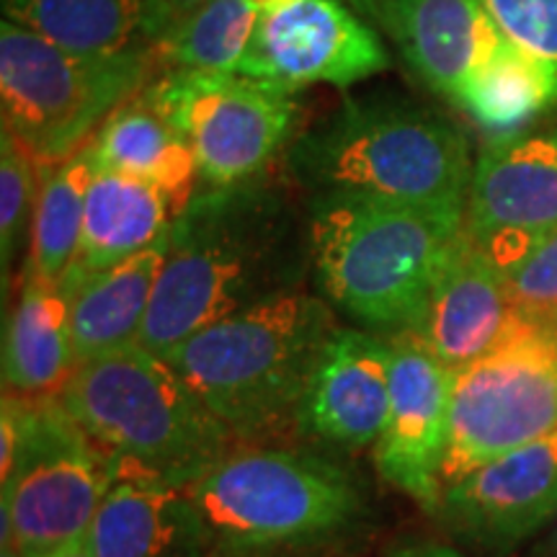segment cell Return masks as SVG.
<instances>
[{"instance_id": "cell-1", "label": "cell", "mask_w": 557, "mask_h": 557, "mask_svg": "<svg viewBox=\"0 0 557 557\" xmlns=\"http://www.w3.org/2000/svg\"><path fill=\"white\" fill-rule=\"evenodd\" d=\"M299 248L282 194L259 181L205 189L173 218L137 346L165 357L194 333L297 287Z\"/></svg>"}, {"instance_id": "cell-2", "label": "cell", "mask_w": 557, "mask_h": 557, "mask_svg": "<svg viewBox=\"0 0 557 557\" xmlns=\"http://www.w3.org/2000/svg\"><path fill=\"white\" fill-rule=\"evenodd\" d=\"M465 235L462 209L315 194L308 253L323 295L372 329L406 331Z\"/></svg>"}, {"instance_id": "cell-3", "label": "cell", "mask_w": 557, "mask_h": 557, "mask_svg": "<svg viewBox=\"0 0 557 557\" xmlns=\"http://www.w3.org/2000/svg\"><path fill=\"white\" fill-rule=\"evenodd\" d=\"M323 299L292 287L207 325L165 354L233 438L295 426L318 354L336 333Z\"/></svg>"}, {"instance_id": "cell-4", "label": "cell", "mask_w": 557, "mask_h": 557, "mask_svg": "<svg viewBox=\"0 0 557 557\" xmlns=\"http://www.w3.org/2000/svg\"><path fill=\"white\" fill-rule=\"evenodd\" d=\"M58 400L122 472L191 487L233 434L163 357L129 346L75 367Z\"/></svg>"}, {"instance_id": "cell-5", "label": "cell", "mask_w": 557, "mask_h": 557, "mask_svg": "<svg viewBox=\"0 0 557 557\" xmlns=\"http://www.w3.org/2000/svg\"><path fill=\"white\" fill-rule=\"evenodd\" d=\"M295 176L318 194H361L416 207L468 209L470 145L455 124L410 103H348L295 145Z\"/></svg>"}, {"instance_id": "cell-6", "label": "cell", "mask_w": 557, "mask_h": 557, "mask_svg": "<svg viewBox=\"0 0 557 557\" xmlns=\"http://www.w3.org/2000/svg\"><path fill=\"white\" fill-rule=\"evenodd\" d=\"M189 496L214 557L341 537L367 517L361 480L336 459L305 449H230Z\"/></svg>"}, {"instance_id": "cell-7", "label": "cell", "mask_w": 557, "mask_h": 557, "mask_svg": "<svg viewBox=\"0 0 557 557\" xmlns=\"http://www.w3.org/2000/svg\"><path fill=\"white\" fill-rule=\"evenodd\" d=\"M158 65L152 50L78 54L13 21H0V111L45 169L96 137L116 109L135 99Z\"/></svg>"}, {"instance_id": "cell-8", "label": "cell", "mask_w": 557, "mask_h": 557, "mask_svg": "<svg viewBox=\"0 0 557 557\" xmlns=\"http://www.w3.org/2000/svg\"><path fill=\"white\" fill-rule=\"evenodd\" d=\"M18 398V455L11 478L0 483V508L11 513L13 547L26 557H41L86 537L122 475V462L73 421L58 395Z\"/></svg>"}, {"instance_id": "cell-9", "label": "cell", "mask_w": 557, "mask_h": 557, "mask_svg": "<svg viewBox=\"0 0 557 557\" xmlns=\"http://www.w3.org/2000/svg\"><path fill=\"white\" fill-rule=\"evenodd\" d=\"M557 429V323L527 318L517 333L457 369L442 483Z\"/></svg>"}, {"instance_id": "cell-10", "label": "cell", "mask_w": 557, "mask_h": 557, "mask_svg": "<svg viewBox=\"0 0 557 557\" xmlns=\"http://www.w3.org/2000/svg\"><path fill=\"white\" fill-rule=\"evenodd\" d=\"M139 99L184 135L199 181L212 189L253 181L292 135L295 94L214 70H169Z\"/></svg>"}, {"instance_id": "cell-11", "label": "cell", "mask_w": 557, "mask_h": 557, "mask_svg": "<svg viewBox=\"0 0 557 557\" xmlns=\"http://www.w3.org/2000/svg\"><path fill=\"white\" fill-rule=\"evenodd\" d=\"M387 65L377 29L344 0H287L261 13L238 73L297 94L354 86Z\"/></svg>"}, {"instance_id": "cell-12", "label": "cell", "mask_w": 557, "mask_h": 557, "mask_svg": "<svg viewBox=\"0 0 557 557\" xmlns=\"http://www.w3.org/2000/svg\"><path fill=\"white\" fill-rule=\"evenodd\" d=\"M389 413L374 444V465L382 480L436 513L444 493L455 369L408 329L389 336Z\"/></svg>"}, {"instance_id": "cell-13", "label": "cell", "mask_w": 557, "mask_h": 557, "mask_svg": "<svg viewBox=\"0 0 557 557\" xmlns=\"http://www.w3.org/2000/svg\"><path fill=\"white\" fill-rule=\"evenodd\" d=\"M465 230L498 269L557 230V129L506 137L480 152Z\"/></svg>"}, {"instance_id": "cell-14", "label": "cell", "mask_w": 557, "mask_h": 557, "mask_svg": "<svg viewBox=\"0 0 557 557\" xmlns=\"http://www.w3.org/2000/svg\"><path fill=\"white\" fill-rule=\"evenodd\" d=\"M434 517L496 555L537 534L557 517V429L444 485Z\"/></svg>"}, {"instance_id": "cell-15", "label": "cell", "mask_w": 557, "mask_h": 557, "mask_svg": "<svg viewBox=\"0 0 557 557\" xmlns=\"http://www.w3.org/2000/svg\"><path fill=\"white\" fill-rule=\"evenodd\" d=\"M389 341L338 329L312 364L292 429L338 449L377 444L389 413Z\"/></svg>"}, {"instance_id": "cell-16", "label": "cell", "mask_w": 557, "mask_h": 557, "mask_svg": "<svg viewBox=\"0 0 557 557\" xmlns=\"http://www.w3.org/2000/svg\"><path fill=\"white\" fill-rule=\"evenodd\" d=\"M393 39L406 65L434 94L459 101L504 34L480 0H346Z\"/></svg>"}, {"instance_id": "cell-17", "label": "cell", "mask_w": 557, "mask_h": 557, "mask_svg": "<svg viewBox=\"0 0 557 557\" xmlns=\"http://www.w3.org/2000/svg\"><path fill=\"white\" fill-rule=\"evenodd\" d=\"M521 315L500 269L470 240H462L431 289L426 308L408 331L457 369L472 364L519 331Z\"/></svg>"}, {"instance_id": "cell-18", "label": "cell", "mask_w": 557, "mask_h": 557, "mask_svg": "<svg viewBox=\"0 0 557 557\" xmlns=\"http://www.w3.org/2000/svg\"><path fill=\"white\" fill-rule=\"evenodd\" d=\"M99 557H214L189 487L122 472L90 524Z\"/></svg>"}, {"instance_id": "cell-19", "label": "cell", "mask_w": 557, "mask_h": 557, "mask_svg": "<svg viewBox=\"0 0 557 557\" xmlns=\"http://www.w3.org/2000/svg\"><path fill=\"white\" fill-rule=\"evenodd\" d=\"M3 18L78 54L152 50L176 13L169 0H0Z\"/></svg>"}, {"instance_id": "cell-20", "label": "cell", "mask_w": 557, "mask_h": 557, "mask_svg": "<svg viewBox=\"0 0 557 557\" xmlns=\"http://www.w3.org/2000/svg\"><path fill=\"white\" fill-rule=\"evenodd\" d=\"M171 201L158 186L114 171H96L86 199L81 248L73 267L60 278L70 289L83 278L120 267L171 230Z\"/></svg>"}, {"instance_id": "cell-21", "label": "cell", "mask_w": 557, "mask_h": 557, "mask_svg": "<svg viewBox=\"0 0 557 557\" xmlns=\"http://www.w3.org/2000/svg\"><path fill=\"white\" fill-rule=\"evenodd\" d=\"M169 253V233L120 267L62 289L70 302L75 367L135 346L148 318L152 292Z\"/></svg>"}, {"instance_id": "cell-22", "label": "cell", "mask_w": 557, "mask_h": 557, "mask_svg": "<svg viewBox=\"0 0 557 557\" xmlns=\"http://www.w3.org/2000/svg\"><path fill=\"white\" fill-rule=\"evenodd\" d=\"M73 369L65 292L26 263L18 297L5 318L3 389L24 398L58 395Z\"/></svg>"}, {"instance_id": "cell-23", "label": "cell", "mask_w": 557, "mask_h": 557, "mask_svg": "<svg viewBox=\"0 0 557 557\" xmlns=\"http://www.w3.org/2000/svg\"><path fill=\"white\" fill-rule=\"evenodd\" d=\"M90 148L99 171L124 173L158 186L171 201L173 218L199 191V165L189 143L139 94L103 122Z\"/></svg>"}, {"instance_id": "cell-24", "label": "cell", "mask_w": 557, "mask_h": 557, "mask_svg": "<svg viewBox=\"0 0 557 557\" xmlns=\"http://www.w3.org/2000/svg\"><path fill=\"white\" fill-rule=\"evenodd\" d=\"M94 148H83L62 160L60 165L45 171L41 189L32 222V253L29 267L41 278L60 282L73 267L81 248L83 218L90 181L96 176Z\"/></svg>"}, {"instance_id": "cell-25", "label": "cell", "mask_w": 557, "mask_h": 557, "mask_svg": "<svg viewBox=\"0 0 557 557\" xmlns=\"http://www.w3.org/2000/svg\"><path fill=\"white\" fill-rule=\"evenodd\" d=\"M259 18L261 9L253 0H209L176 16L152 52L158 65L171 70L238 73Z\"/></svg>"}, {"instance_id": "cell-26", "label": "cell", "mask_w": 557, "mask_h": 557, "mask_svg": "<svg viewBox=\"0 0 557 557\" xmlns=\"http://www.w3.org/2000/svg\"><path fill=\"white\" fill-rule=\"evenodd\" d=\"M457 103L487 129H513L557 107V94L545 70L504 39Z\"/></svg>"}, {"instance_id": "cell-27", "label": "cell", "mask_w": 557, "mask_h": 557, "mask_svg": "<svg viewBox=\"0 0 557 557\" xmlns=\"http://www.w3.org/2000/svg\"><path fill=\"white\" fill-rule=\"evenodd\" d=\"M45 165L9 129H0V267L3 287H9V271L34 222Z\"/></svg>"}, {"instance_id": "cell-28", "label": "cell", "mask_w": 557, "mask_h": 557, "mask_svg": "<svg viewBox=\"0 0 557 557\" xmlns=\"http://www.w3.org/2000/svg\"><path fill=\"white\" fill-rule=\"evenodd\" d=\"M506 41L534 60L557 94V0H480Z\"/></svg>"}, {"instance_id": "cell-29", "label": "cell", "mask_w": 557, "mask_h": 557, "mask_svg": "<svg viewBox=\"0 0 557 557\" xmlns=\"http://www.w3.org/2000/svg\"><path fill=\"white\" fill-rule=\"evenodd\" d=\"M500 274L521 315L557 323V230L529 243Z\"/></svg>"}, {"instance_id": "cell-30", "label": "cell", "mask_w": 557, "mask_h": 557, "mask_svg": "<svg viewBox=\"0 0 557 557\" xmlns=\"http://www.w3.org/2000/svg\"><path fill=\"white\" fill-rule=\"evenodd\" d=\"M393 557H462L457 549L447 545H436V542H423V545H408L395 549Z\"/></svg>"}, {"instance_id": "cell-31", "label": "cell", "mask_w": 557, "mask_h": 557, "mask_svg": "<svg viewBox=\"0 0 557 557\" xmlns=\"http://www.w3.org/2000/svg\"><path fill=\"white\" fill-rule=\"evenodd\" d=\"M41 557H99L96 555L94 545H90V537H78L73 542H65V545L50 549V553H45Z\"/></svg>"}, {"instance_id": "cell-32", "label": "cell", "mask_w": 557, "mask_h": 557, "mask_svg": "<svg viewBox=\"0 0 557 557\" xmlns=\"http://www.w3.org/2000/svg\"><path fill=\"white\" fill-rule=\"evenodd\" d=\"M205 3H209V0H169V5L173 9V13H176V16L199 9V5H205Z\"/></svg>"}, {"instance_id": "cell-33", "label": "cell", "mask_w": 557, "mask_h": 557, "mask_svg": "<svg viewBox=\"0 0 557 557\" xmlns=\"http://www.w3.org/2000/svg\"><path fill=\"white\" fill-rule=\"evenodd\" d=\"M0 557H26V555L16 547H3V549H0Z\"/></svg>"}, {"instance_id": "cell-34", "label": "cell", "mask_w": 557, "mask_h": 557, "mask_svg": "<svg viewBox=\"0 0 557 557\" xmlns=\"http://www.w3.org/2000/svg\"><path fill=\"white\" fill-rule=\"evenodd\" d=\"M218 557H267V553H248V555H218Z\"/></svg>"}]
</instances>
